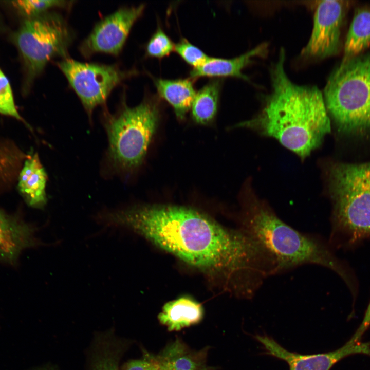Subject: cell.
<instances>
[{
    "label": "cell",
    "mask_w": 370,
    "mask_h": 370,
    "mask_svg": "<svg viewBox=\"0 0 370 370\" xmlns=\"http://www.w3.org/2000/svg\"><path fill=\"white\" fill-rule=\"evenodd\" d=\"M144 9V5L121 8L103 18L80 45L82 54L85 57L97 52L118 55Z\"/></svg>",
    "instance_id": "11"
},
{
    "label": "cell",
    "mask_w": 370,
    "mask_h": 370,
    "mask_svg": "<svg viewBox=\"0 0 370 370\" xmlns=\"http://www.w3.org/2000/svg\"><path fill=\"white\" fill-rule=\"evenodd\" d=\"M369 326V322L363 320L354 336L345 345L335 350L322 354L294 353L286 350L267 336L258 335L256 338L268 354L286 362L290 370H330L336 362L349 355L362 354L370 356V343L360 341Z\"/></svg>",
    "instance_id": "10"
},
{
    "label": "cell",
    "mask_w": 370,
    "mask_h": 370,
    "mask_svg": "<svg viewBox=\"0 0 370 370\" xmlns=\"http://www.w3.org/2000/svg\"><path fill=\"white\" fill-rule=\"evenodd\" d=\"M329 177L334 229L353 239L370 236V162L334 164Z\"/></svg>",
    "instance_id": "5"
},
{
    "label": "cell",
    "mask_w": 370,
    "mask_h": 370,
    "mask_svg": "<svg viewBox=\"0 0 370 370\" xmlns=\"http://www.w3.org/2000/svg\"><path fill=\"white\" fill-rule=\"evenodd\" d=\"M220 89V81L215 79L196 94L191 109L192 118L198 124L206 125L213 121L217 110Z\"/></svg>",
    "instance_id": "19"
},
{
    "label": "cell",
    "mask_w": 370,
    "mask_h": 370,
    "mask_svg": "<svg viewBox=\"0 0 370 370\" xmlns=\"http://www.w3.org/2000/svg\"><path fill=\"white\" fill-rule=\"evenodd\" d=\"M193 82L190 79H159L155 81L159 95L172 106L179 119L185 118L196 96Z\"/></svg>",
    "instance_id": "17"
},
{
    "label": "cell",
    "mask_w": 370,
    "mask_h": 370,
    "mask_svg": "<svg viewBox=\"0 0 370 370\" xmlns=\"http://www.w3.org/2000/svg\"><path fill=\"white\" fill-rule=\"evenodd\" d=\"M73 33L65 20L57 12L29 17L14 36L21 53L29 85L53 58H67Z\"/></svg>",
    "instance_id": "7"
},
{
    "label": "cell",
    "mask_w": 370,
    "mask_h": 370,
    "mask_svg": "<svg viewBox=\"0 0 370 370\" xmlns=\"http://www.w3.org/2000/svg\"><path fill=\"white\" fill-rule=\"evenodd\" d=\"M69 1L23 0L12 2L13 5L28 18L40 15L52 8L65 7L70 5Z\"/></svg>",
    "instance_id": "20"
},
{
    "label": "cell",
    "mask_w": 370,
    "mask_h": 370,
    "mask_svg": "<svg viewBox=\"0 0 370 370\" xmlns=\"http://www.w3.org/2000/svg\"><path fill=\"white\" fill-rule=\"evenodd\" d=\"M174 50L185 62L193 66V68L202 66L210 58L202 50L186 39H182L175 45Z\"/></svg>",
    "instance_id": "22"
},
{
    "label": "cell",
    "mask_w": 370,
    "mask_h": 370,
    "mask_svg": "<svg viewBox=\"0 0 370 370\" xmlns=\"http://www.w3.org/2000/svg\"><path fill=\"white\" fill-rule=\"evenodd\" d=\"M352 2L339 0L317 2L312 31L307 44L301 51L302 55L322 59L339 52L341 29Z\"/></svg>",
    "instance_id": "9"
},
{
    "label": "cell",
    "mask_w": 370,
    "mask_h": 370,
    "mask_svg": "<svg viewBox=\"0 0 370 370\" xmlns=\"http://www.w3.org/2000/svg\"><path fill=\"white\" fill-rule=\"evenodd\" d=\"M370 47V6H361L355 9L344 45L341 61L362 53Z\"/></svg>",
    "instance_id": "18"
},
{
    "label": "cell",
    "mask_w": 370,
    "mask_h": 370,
    "mask_svg": "<svg viewBox=\"0 0 370 370\" xmlns=\"http://www.w3.org/2000/svg\"><path fill=\"white\" fill-rule=\"evenodd\" d=\"M94 370H118L117 362L111 356H106L97 362Z\"/></svg>",
    "instance_id": "25"
},
{
    "label": "cell",
    "mask_w": 370,
    "mask_h": 370,
    "mask_svg": "<svg viewBox=\"0 0 370 370\" xmlns=\"http://www.w3.org/2000/svg\"><path fill=\"white\" fill-rule=\"evenodd\" d=\"M0 113L18 120L21 117L15 105L9 81L0 68Z\"/></svg>",
    "instance_id": "23"
},
{
    "label": "cell",
    "mask_w": 370,
    "mask_h": 370,
    "mask_svg": "<svg viewBox=\"0 0 370 370\" xmlns=\"http://www.w3.org/2000/svg\"><path fill=\"white\" fill-rule=\"evenodd\" d=\"M175 45L161 28H158L149 40L146 53L150 57L162 58L169 55Z\"/></svg>",
    "instance_id": "21"
},
{
    "label": "cell",
    "mask_w": 370,
    "mask_h": 370,
    "mask_svg": "<svg viewBox=\"0 0 370 370\" xmlns=\"http://www.w3.org/2000/svg\"><path fill=\"white\" fill-rule=\"evenodd\" d=\"M323 97L328 115L340 130H369L370 53L341 61L330 75Z\"/></svg>",
    "instance_id": "4"
},
{
    "label": "cell",
    "mask_w": 370,
    "mask_h": 370,
    "mask_svg": "<svg viewBox=\"0 0 370 370\" xmlns=\"http://www.w3.org/2000/svg\"><path fill=\"white\" fill-rule=\"evenodd\" d=\"M33 228L0 211V260L12 262L24 249L34 246Z\"/></svg>",
    "instance_id": "13"
},
{
    "label": "cell",
    "mask_w": 370,
    "mask_h": 370,
    "mask_svg": "<svg viewBox=\"0 0 370 370\" xmlns=\"http://www.w3.org/2000/svg\"><path fill=\"white\" fill-rule=\"evenodd\" d=\"M101 223L124 228L202 271L218 274L235 294L251 298L274 275L269 252L245 231L228 229L197 210L144 205L106 212Z\"/></svg>",
    "instance_id": "1"
},
{
    "label": "cell",
    "mask_w": 370,
    "mask_h": 370,
    "mask_svg": "<svg viewBox=\"0 0 370 370\" xmlns=\"http://www.w3.org/2000/svg\"><path fill=\"white\" fill-rule=\"evenodd\" d=\"M245 201L241 229L271 253L276 262L278 273L303 265L314 264L331 269L351 286L344 267L319 238L286 224L251 191Z\"/></svg>",
    "instance_id": "3"
},
{
    "label": "cell",
    "mask_w": 370,
    "mask_h": 370,
    "mask_svg": "<svg viewBox=\"0 0 370 370\" xmlns=\"http://www.w3.org/2000/svg\"><path fill=\"white\" fill-rule=\"evenodd\" d=\"M124 370H158L157 365L153 358L132 360L125 365Z\"/></svg>",
    "instance_id": "24"
},
{
    "label": "cell",
    "mask_w": 370,
    "mask_h": 370,
    "mask_svg": "<svg viewBox=\"0 0 370 370\" xmlns=\"http://www.w3.org/2000/svg\"><path fill=\"white\" fill-rule=\"evenodd\" d=\"M268 45L263 43L245 53L232 59L211 58L202 66L190 72L192 79L201 77H233L250 81L242 70L253 62L255 57H264L268 53Z\"/></svg>",
    "instance_id": "12"
},
{
    "label": "cell",
    "mask_w": 370,
    "mask_h": 370,
    "mask_svg": "<svg viewBox=\"0 0 370 370\" xmlns=\"http://www.w3.org/2000/svg\"><path fill=\"white\" fill-rule=\"evenodd\" d=\"M159 118L157 102L145 100L138 105H123L106 121L109 157L117 169L130 170L142 162Z\"/></svg>",
    "instance_id": "6"
},
{
    "label": "cell",
    "mask_w": 370,
    "mask_h": 370,
    "mask_svg": "<svg viewBox=\"0 0 370 370\" xmlns=\"http://www.w3.org/2000/svg\"><path fill=\"white\" fill-rule=\"evenodd\" d=\"M206 352L193 351L179 340L167 346L155 360L168 370H210L206 364Z\"/></svg>",
    "instance_id": "16"
},
{
    "label": "cell",
    "mask_w": 370,
    "mask_h": 370,
    "mask_svg": "<svg viewBox=\"0 0 370 370\" xmlns=\"http://www.w3.org/2000/svg\"><path fill=\"white\" fill-rule=\"evenodd\" d=\"M47 179L38 154L26 157L19 174L18 189L29 206L41 208L45 205Z\"/></svg>",
    "instance_id": "14"
},
{
    "label": "cell",
    "mask_w": 370,
    "mask_h": 370,
    "mask_svg": "<svg viewBox=\"0 0 370 370\" xmlns=\"http://www.w3.org/2000/svg\"><path fill=\"white\" fill-rule=\"evenodd\" d=\"M203 316L202 305L193 298L183 295L165 303L158 318L168 330L177 331L198 323Z\"/></svg>",
    "instance_id": "15"
},
{
    "label": "cell",
    "mask_w": 370,
    "mask_h": 370,
    "mask_svg": "<svg viewBox=\"0 0 370 370\" xmlns=\"http://www.w3.org/2000/svg\"><path fill=\"white\" fill-rule=\"evenodd\" d=\"M57 65L80 99L89 116L105 103L110 93L132 72L115 65L83 63L68 57Z\"/></svg>",
    "instance_id": "8"
},
{
    "label": "cell",
    "mask_w": 370,
    "mask_h": 370,
    "mask_svg": "<svg viewBox=\"0 0 370 370\" xmlns=\"http://www.w3.org/2000/svg\"><path fill=\"white\" fill-rule=\"evenodd\" d=\"M285 49L270 67L271 90L251 119L236 125L278 140L302 159L321 144L331 125L323 95L315 86L292 82L285 70Z\"/></svg>",
    "instance_id": "2"
},
{
    "label": "cell",
    "mask_w": 370,
    "mask_h": 370,
    "mask_svg": "<svg viewBox=\"0 0 370 370\" xmlns=\"http://www.w3.org/2000/svg\"><path fill=\"white\" fill-rule=\"evenodd\" d=\"M153 358L154 359L153 357ZM154 360H155L154 359ZM155 361L156 362V364H157V365L158 369V370H168V369H166V368H165L161 366L160 365H159L156 362V361L155 360Z\"/></svg>",
    "instance_id": "26"
}]
</instances>
